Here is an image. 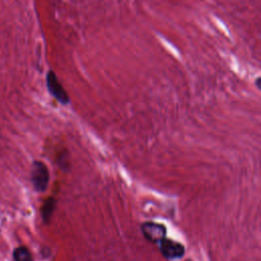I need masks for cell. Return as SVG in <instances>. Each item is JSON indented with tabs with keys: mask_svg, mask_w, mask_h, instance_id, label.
Listing matches in <instances>:
<instances>
[{
	"mask_svg": "<svg viewBox=\"0 0 261 261\" xmlns=\"http://www.w3.org/2000/svg\"><path fill=\"white\" fill-rule=\"evenodd\" d=\"M31 179L37 192H45L49 184V171L42 161H34L31 171Z\"/></svg>",
	"mask_w": 261,
	"mask_h": 261,
	"instance_id": "obj_1",
	"label": "cell"
},
{
	"mask_svg": "<svg viewBox=\"0 0 261 261\" xmlns=\"http://www.w3.org/2000/svg\"><path fill=\"white\" fill-rule=\"evenodd\" d=\"M47 88L49 93L61 104L66 105L69 103V96L57 79L54 71L49 70L47 73Z\"/></svg>",
	"mask_w": 261,
	"mask_h": 261,
	"instance_id": "obj_2",
	"label": "cell"
},
{
	"mask_svg": "<svg viewBox=\"0 0 261 261\" xmlns=\"http://www.w3.org/2000/svg\"><path fill=\"white\" fill-rule=\"evenodd\" d=\"M141 229L144 237L152 243H159L166 237V227L161 223L144 222Z\"/></svg>",
	"mask_w": 261,
	"mask_h": 261,
	"instance_id": "obj_3",
	"label": "cell"
},
{
	"mask_svg": "<svg viewBox=\"0 0 261 261\" xmlns=\"http://www.w3.org/2000/svg\"><path fill=\"white\" fill-rule=\"evenodd\" d=\"M159 248L167 259H177L185 255V247L180 243L165 238L159 242Z\"/></svg>",
	"mask_w": 261,
	"mask_h": 261,
	"instance_id": "obj_4",
	"label": "cell"
},
{
	"mask_svg": "<svg viewBox=\"0 0 261 261\" xmlns=\"http://www.w3.org/2000/svg\"><path fill=\"white\" fill-rule=\"evenodd\" d=\"M55 206H56V201L54 198H48L45 203L43 204L42 206V209H41V213H42V219L45 223L49 222L50 218H51V215L55 209Z\"/></svg>",
	"mask_w": 261,
	"mask_h": 261,
	"instance_id": "obj_5",
	"label": "cell"
},
{
	"mask_svg": "<svg viewBox=\"0 0 261 261\" xmlns=\"http://www.w3.org/2000/svg\"><path fill=\"white\" fill-rule=\"evenodd\" d=\"M12 256L14 261H34L30 250L23 246L15 248L12 253Z\"/></svg>",
	"mask_w": 261,
	"mask_h": 261,
	"instance_id": "obj_6",
	"label": "cell"
},
{
	"mask_svg": "<svg viewBox=\"0 0 261 261\" xmlns=\"http://www.w3.org/2000/svg\"><path fill=\"white\" fill-rule=\"evenodd\" d=\"M256 85H257L258 89H260V79L259 77L256 80Z\"/></svg>",
	"mask_w": 261,
	"mask_h": 261,
	"instance_id": "obj_7",
	"label": "cell"
},
{
	"mask_svg": "<svg viewBox=\"0 0 261 261\" xmlns=\"http://www.w3.org/2000/svg\"><path fill=\"white\" fill-rule=\"evenodd\" d=\"M186 261H191V260H186Z\"/></svg>",
	"mask_w": 261,
	"mask_h": 261,
	"instance_id": "obj_8",
	"label": "cell"
}]
</instances>
